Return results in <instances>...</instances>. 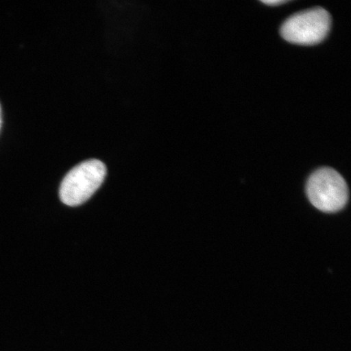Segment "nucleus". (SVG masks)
Instances as JSON below:
<instances>
[{
    "mask_svg": "<svg viewBox=\"0 0 351 351\" xmlns=\"http://www.w3.org/2000/svg\"><path fill=\"white\" fill-rule=\"evenodd\" d=\"M2 127V109L1 105H0V130H1Z\"/></svg>",
    "mask_w": 351,
    "mask_h": 351,
    "instance_id": "obj_5",
    "label": "nucleus"
},
{
    "mask_svg": "<svg viewBox=\"0 0 351 351\" xmlns=\"http://www.w3.org/2000/svg\"><path fill=\"white\" fill-rule=\"evenodd\" d=\"M330 25L329 13L322 8H315L289 17L284 22L280 34L288 42L314 45L326 37Z\"/></svg>",
    "mask_w": 351,
    "mask_h": 351,
    "instance_id": "obj_3",
    "label": "nucleus"
},
{
    "mask_svg": "<svg viewBox=\"0 0 351 351\" xmlns=\"http://www.w3.org/2000/svg\"><path fill=\"white\" fill-rule=\"evenodd\" d=\"M287 2V1H282V0H271V1H263V3L267 4V5L269 6H278Z\"/></svg>",
    "mask_w": 351,
    "mask_h": 351,
    "instance_id": "obj_4",
    "label": "nucleus"
},
{
    "mask_svg": "<svg viewBox=\"0 0 351 351\" xmlns=\"http://www.w3.org/2000/svg\"><path fill=\"white\" fill-rule=\"evenodd\" d=\"M306 194L314 207L324 213H337L348 202V186L343 178L330 168L319 169L306 184Z\"/></svg>",
    "mask_w": 351,
    "mask_h": 351,
    "instance_id": "obj_2",
    "label": "nucleus"
},
{
    "mask_svg": "<svg viewBox=\"0 0 351 351\" xmlns=\"http://www.w3.org/2000/svg\"><path fill=\"white\" fill-rule=\"evenodd\" d=\"M106 166L98 160L82 162L65 176L60 189L61 201L68 206L84 204L102 185Z\"/></svg>",
    "mask_w": 351,
    "mask_h": 351,
    "instance_id": "obj_1",
    "label": "nucleus"
}]
</instances>
